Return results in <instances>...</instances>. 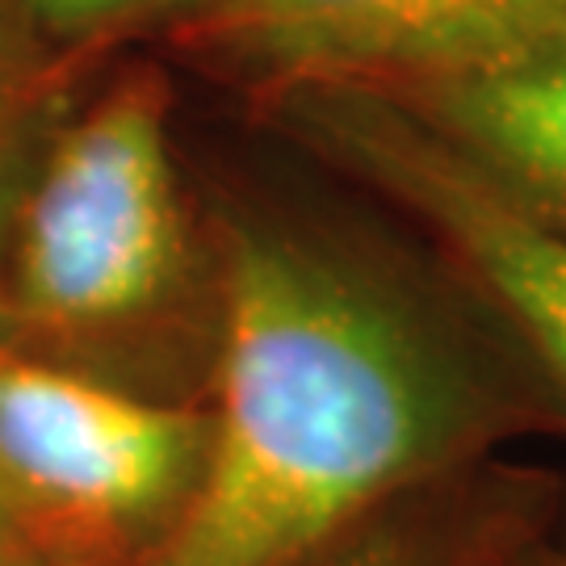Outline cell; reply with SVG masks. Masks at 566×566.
Wrapping results in <instances>:
<instances>
[{"label": "cell", "mask_w": 566, "mask_h": 566, "mask_svg": "<svg viewBox=\"0 0 566 566\" xmlns=\"http://www.w3.org/2000/svg\"><path fill=\"white\" fill-rule=\"evenodd\" d=\"M214 277L202 474L143 566H306L525 411L424 277L327 214L227 219Z\"/></svg>", "instance_id": "1"}, {"label": "cell", "mask_w": 566, "mask_h": 566, "mask_svg": "<svg viewBox=\"0 0 566 566\" xmlns=\"http://www.w3.org/2000/svg\"><path fill=\"white\" fill-rule=\"evenodd\" d=\"M189 285L168 88L126 72L42 143L4 240L0 311L60 357H88L156 332Z\"/></svg>", "instance_id": "2"}, {"label": "cell", "mask_w": 566, "mask_h": 566, "mask_svg": "<svg viewBox=\"0 0 566 566\" xmlns=\"http://www.w3.org/2000/svg\"><path fill=\"white\" fill-rule=\"evenodd\" d=\"M206 407L0 344V504L42 566H143L202 474Z\"/></svg>", "instance_id": "3"}, {"label": "cell", "mask_w": 566, "mask_h": 566, "mask_svg": "<svg viewBox=\"0 0 566 566\" xmlns=\"http://www.w3.org/2000/svg\"><path fill=\"white\" fill-rule=\"evenodd\" d=\"M282 105L324 156L424 227L566 411V227L504 193L382 93L311 88ZM554 533L566 537V512Z\"/></svg>", "instance_id": "4"}, {"label": "cell", "mask_w": 566, "mask_h": 566, "mask_svg": "<svg viewBox=\"0 0 566 566\" xmlns=\"http://www.w3.org/2000/svg\"><path fill=\"white\" fill-rule=\"evenodd\" d=\"M181 30L277 97L403 93L566 42V0H189Z\"/></svg>", "instance_id": "5"}, {"label": "cell", "mask_w": 566, "mask_h": 566, "mask_svg": "<svg viewBox=\"0 0 566 566\" xmlns=\"http://www.w3.org/2000/svg\"><path fill=\"white\" fill-rule=\"evenodd\" d=\"M382 97L403 105L516 202L566 227V42L507 67Z\"/></svg>", "instance_id": "6"}, {"label": "cell", "mask_w": 566, "mask_h": 566, "mask_svg": "<svg viewBox=\"0 0 566 566\" xmlns=\"http://www.w3.org/2000/svg\"><path fill=\"white\" fill-rule=\"evenodd\" d=\"M546 491L495 465H465L411 491L306 566H512L549 528Z\"/></svg>", "instance_id": "7"}, {"label": "cell", "mask_w": 566, "mask_h": 566, "mask_svg": "<svg viewBox=\"0 0 566 566\" xmlns=\"http://www.w3.org/2000/svg\"><path fill=\"white\" fill-rule=\"evenodd\" d=\"M39 105L42 76L34 63V34L21 25L18 13H0V264L21 185L42 151Z\"/></svg>", "instance_id": "8"}, {"label": "cell", "mask_w": 566, "mask_h": 566, "mask_svg": "<svg viewBox=\"0 0 566 566\" xmlns=\"http://www.w3.org/2000/svg\"><path fill=\"white\" fill-rule=\"evenodd\" d=\"M21 25L34 42L51 46H88L118 30L156 18L164 9H189V0H18Z\"/></svg>", "instance_id": "9"}, {"label": "cell", "mask_w": 566, "mask_h": 566, "mask_svg": "<svg viewBox=\"0 0 566 566\" xmlns=\"http://www.w3.org/2000/svg\"><path fill=\"white\" fill-rule=\"evenodd\" d=\"M0 566H42L39 554L25 546V537L13 525V516H9L4 504H0Z\"/></svg>", "instance_id": "10"}, {"label": "cell", "mask_w": 566, "mask_h": 566, "mask_svg": "<svg viewBox=\"0 0 566 566\" xmlns=\"http://www.w3.org/2000/svg\"><path fill=\"white\" fill-rule=\"evenodd\" d=\"M512 566H566V537H558L554 525H549Z\"/></svg>", "instance_id": "11"}]
</instances>
